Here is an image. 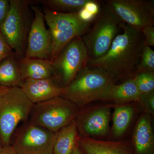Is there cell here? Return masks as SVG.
<instances>
[{
  "instance_id": "1",
  "label": "cell",
  "mask_w": 154,
  "mask_h": 154,
  "mask_svg": "<svg viewBox=\"0 0 154 154\" xmlns=\"http://www.w3.org/2000/svg\"><path fill=\"white\" fill-rule=\"evenodd\" d=\"M123 32L116 37L106 54L89 59L88 66L105 72L115 83L132 78L137 73L141 54L145 45L141 31L122 23Z\"/></svg>"
},
{
  "instance_id": "2",
  "label": "cell",
  "mask_w": 154,
  "mask_h": 154,
  "mask_svg": "<svg viewBox=\"0 0 154 154\" xmlns=\"http://www.w3.org/2000/svg\"><path fill=\"white\" fill-rule=\"evenodd\" d=\"M105 72L87 66L68 85L63 87L61 97L80 109L96 101H106L110 88L115 84Z\"/></svg>"
},
{
  "instance_id": "3",
  "label": "cell",
  "mask_w": 154,
  "mask_h": 154,
  "mask_svg": "<svg viewBox=\"0 0 154 154\" xmlns=\"http://www.w3.org/2000/svg\"><path fill=\"white\" fill-rule=\"evenodd\" d=\"M34 104L20 87L9 88L0 99V138L3 146H10L14 131L28 121Z\"/></svg>"
},
{
  "instance_id": "4",
  "label": "cell",
  "mask_w": 154,
  "mask_h": 154,
  "mask_svg": "<svg viewBox=\"0 0 154 154\" xmlns=\"http://www.w3.org/2000/svg\"><path fill=\"white\" fill-rule=\"evenodd\" d=\"M43 13L52 36V51L49 59L52 63L69 42L86 33L91 23L82 20L78 12L63 14L44 8Z\"/></svg>"
},
{
  "instance_id": "5",
  "label": "cell",
  "mask_w": 154,
  "mask_h": 154,
  "mask_svg": "<svg viewBox=\"0 0 154 154\" xmlns=\"http://www.w3.org/2000/svg\"><path fill=\"white\" fill-rule=\"evenodd\" d=\"M80 108L61 96L34 104L28 121L54 133L75 120Z\"/></svg>"
},
{
  "instance_id": "6",
  "label": "cell",
  "mask_w": 154,
  "mask_h": 154,
  "mask_svg": "<svg viewBox=\"0 0 154 154\" xmlns=\"http://www.w3.org/2000/svg\"><path fill=\"white\" fill-rule=\"evenodd\" d=\"M122 23L106 4L96 17L91 30L82 36L89 59H96L106 54L119 34Z\"/></svg>"
},
{
  "instance_id": "7",
  "label": "cell",
  "mask_w": 154,
  "mask_h": 154,
  "mask_svg": "<svg viewBox=\"0 0 154 154\" xmlns=\"http://www.w3.org/2000/svg\"><path fill=\"white\" fill-rule=\"evenodd\" d=\"M8 14L0 27V32L5 38L15 55L25 54L27 38L31 25L29 2L10 0Z\"/></svg>"
},
{
  "instance_id": "8",
  "label": "cell",
  "mask_w": 154,
  "mask_h": 154,
  "mask_svg": "<svg viewBox=\"0 0 154 154\" xmlns=\"http://www.w3.org/2000/svg\"><path fill=\"white\" fill-rule=\"evenodd\" d=\"M56 133L25 122L12 135L10 145L18 154H53Z\"/></svg>"
},
{
  "instance_id": "9",
  "label": "cell",
  "mask_w": 154,
  "mask_h": 154,
  "mask_svg": "<svg viewBox=\"0 0 154 154\" xmlns=\"http://www.w3.org/2000/svg\"><path fill=\"white\" fill-rule=\"evenodd\" d=\"M89 55L82 36L72 40L52 62L55 78L61 85H68L83 68L88 66Z\"/></svg>"
},
{
  "instance_id": "10",
  "label": "cell",
  "mask_w": 154,
  "mask_h": 154,
  "mask_svg": "<svg viewBox=\"0 0 154 154\" xmlns=\"http://www.w3.org/2000/svg\"><path fill=\"white\" fill-rule=\"evenodd\" d=\"M106 4L124 24L140 30L154 26V1L108 0Z\"/></svg>"
},
{
  "instance_id": "11",
  "label": "cell",
  "mask_w": 154,
  "mask_h": 154,
  "mask_svg": "<svg viewBox=\"0 0 154 154\" xmlns=\"http://www.w3.org/2000/svg\"><path fill=\"white\" fill-rule=\"evenodd\" d=\"M110 104L81 108L75 121L81 137H105L110 134Z\"/></svg>"
},
{
  "instance_id": "12",
  "label": "cell",
  "mask_w": 154,
  "mask_h": 154,
  "mask_svg": "<svg viewBox=\"0 0 154 154\" xmlns=\"http://www.w3.org/2000/svg\"><path fill=\"white\" fill-rule=\"evenodd\" d=\"M34 15L27 38L25 57L48 60L52 48V38L45 27L44 14L38 7L30 5Z\"/></svg>"
},
{
  "instance_id": "13",
  "label": "cell",
  "mask_w": 154,
  "mask_h": 154,
  "mask_svg": "<svg viewBox=\"0 0 154 154\" xmlns=\"http://www.w3.org/2000/svg\"><path fill=\"white\" fill-rule=\"evenodd\" d=\"M20 88L33 104L61 96L62 87L55 78L23 80Z\"/></svg>"
},
{
  "instance_id": "14",
  "label": "cell",
  "mask_w": 154,
  "mask_h": 154,
  "mask_svg": "<svg viewBox=\"0 0 154 154\" xmlns=\"http://www.w3.org/2000/svg\"><path fill=\"white\" fill-rule=\"evenodd\" d=\"M131 145L134 154H154L152 116L143 113L135 125Z\"/></svg>"
},
{
  "instance_id": "15",
  "label": "cell",
  "mask_w": 154,
  "mask_h": 154,
  "mask_svg": "<svg viewBox=\"0 0 154 154\" xmlns=\"http://www.w3.org/2000/svg\"><path fill=\"white\" fill-rule=\"evenodd\" d=\"M78 146L85 154H134L130 143L79 137Z\"/></svg>"
},
{
  "instance_id": "16",
  "label": "cell",
  "mask_w": 154,
  "mask_h": 154,
  "mask_svg": "<svg viewBox=\"0 0 154 154\" xmlns=\"http://www.w3.org/2000/svg\"><path fill=\"white\" fill-rule=\"evenodd\" d=\"M18 61L23 80L55 78L52 63L48 60L23 57Z\"/></svg>"
},
{
  "instance_id": "17",
  "label": "cell",
  "mask_w": 154,
  "mask_h": 154,
  "mask_svg": "<svg viewBox=\"0 0 154 154\" xmlns=\"http://www.w3.org/2000/svg\"><path fill=\"white\" fill-rule=\"evenodd\" d=\"M137 102L113 105L112 128L110 135L112 140H118L127 132L131 124L136 110Z\"/></svg>"
},
{
  "instance_id": "18",
  "label": "cell",
  "mask_w": 154,
  "mask_h": 154,
  "mask_svg": "<svg viewBox=\"0 0 154 154\" xmlns=\"http://www.w3.org/2000/svg\"><path fill=\"white\" fill-rule=\"evenodd\" d=\"M140 93L132 78L125 80L119 85L114 84L107 94L106 101L114 105L136 102Z\"/></svg>"
},
{
  "instance_id": "19",
  "label": "cell",
  "mask_w": 154,
  "mask_h": 154,
  "mask_svg": "<svg viewBox=\"0 0 154 154\" xmlns=\"http://www.w3.org/2000/svg\"><path fill=\"white\" fill-rule=\"evenodd\" d=\"M79 137L74 120L56 133L53 154H71L78 145Z\"/></svg>"
},
{
  "instance_id": "20",
  "label": "cell",
  "mask_w": 154,
  "mask_h": 154,
  "mask_svg": "<svg viewBox=\"0 0 154 154\" xmlns=\"http://www.w3.org/2000/svg\"><path fill=\"white\" fill-rule=\"evenodd\" d=\"M23 81L19 61L15 54L0 63V86L8 88L20 87Z\"/></svg>"
},
{
  "instance_id": "21",
  "label": "cell",
  "mask_w": 154,
  "mask_h": 154,
  "mask_svg": "<svg viewBox=\"0 0 154 154\" xmlns=\"http://www.w3.org/2000/svg\"><path fill=\"white\" fill-rule=\"evenodd\" d=\"M88 0H42L45 8L63 14L75 13L84 8Z\"/></svg>"
},
{
  "instance_id": "22",
  "label": "cell",
  "mask_w": 154,
  "mask_h": 154,
  "mask_svg": "<svg viewBox=\"0 0 154 154\" xmlns=\"http://www.w3.org/2000/svg\"><path fill=\"white\" fill-rule=\"evenodd\" d=\"M132 78L140 94L154 91V73H138Z\"/></svg>"
},
{
  "instance_id": "23",
  "label": "cell",
  "mask_w": 154,
  "mask_h": 154,
  "mask_svg": "<svg viewBox=\"0 0 154 154\" xmlns=\"http://www.w3.org/2000/svg\"><path fill=\"white\" fill-rule=\"evenodd\" d=\"M154 73V51L145 43L142 51L138 73Z\"/></svg>"
},
{
  "instance_id": "24",
  "label": "cell",
  "mask_w": 154,
  "mask_h": 154,
  "mask_svg": "<svg viewBox=\"0 0 154 154\" xmlns=\"http://www.w3.org/2000/svg\"><path fill=\"white\" fill-rule=\"evenodd\" d=\"M136 102L144 113L154 116V91L140 94Z\"/></svg>"
},
{
  "instance_id": "25",
  "label": "cell",
  "mask_w": 154,
  "mask_h": 154,
  "mask_svg": "<svg viewBox=\"0 0 154 154\" xmlns=\"http://www.w3.org/2000/svg\"><path fill=\"white\" fill-rule=\"evenodd\" d=\"M14 54L13 50L0 32V63L7 58Z\"/></svg>"
},
{
  "instance_id": "26",
  "label": "cell",
  "mask_w": 154,
  "mask_h": 154,
  "mask_svg": "<svg viewBox=\"0 0 154 154\" xmlns=\"http://www.w3.org/2000/svg\"><path fill=\"white\" fill-rule=\"evenodd\" d=\"M144 38L145 43L150 47L154 46V26L144 27L140 30Z\"/></svg>"
},
{
  "instance_id": "27",
  "label": "cell",
  "mask_w": 154,
  "mask_h": 154,
  "mask_svg": "<svg viewBox=\"0 0 154 154\" xmlns=\"http://www.w3.org/2000/svg\"><path fill=\"white\" fill-rule=\"evenodd\" d=\"M10 8V1L0 0V27L8 16Z\"/></svg>"
},
{
  "instance_id": "28",
  "label": "cell",
  "mask_w": 154,
  "mask_h": 154,
  "mask_svg": "<svg viewBox=\"0 0 154 154\" xmlns=\"http://www.w3.org/2000/svg\"><path fill=\"white\" fill-rule=\"evenodd\" d=\"M84 8L96 17H97L100 11L98 2L95 0H88Z\"/></svg>"
},
{
  "instance_id": "29",
  "label": "cell",
  "mask_w": 154,
  "mask_h": 154,
  "mask_svg": "<svg viewBox=\"0 0 154 154\" xmlns=\"http://www.w3.org/2000/svg\"><path fill=\"white\" fill-rule=\"evenodd\" d=\"M78 13L80 18L86 22L92 23V22L96 19V17L92 15L84 8L79 11Z\"/></svg>"
},
{
  "instance_id": "30",
  "label": "cell",
  "mask_w": 154,
  "mask_h": 154,
  "mask_svg": "<svg viewBox=\"0 0 154 154\" xmlns=\"http://www.w3.org/2000/svg\"><path fill=\"white\" fill-rule=\"evenodd\" d=\"M0 154H18L11 145L4 147Z\"/></svg>"
},
{
  "instance_id": "31",
  "label": "cell",
  "mask_w": 154,
  "mask_h": 154,
  "mask_svg": "<svg viewBox=\"0 0 154 154\" xmlns=\"http://www.w3.org/2000/svg\"><path fill=\"white\" fill-rule=\"evenodd\" d=\"M9 89V88H8L0 86V99L5 95V94L8 91Z\"/></svg>"
},
{
  "instance_id": "32",
  "label": "cell",
  "mask_w": 154,
  "mask_h": 154,
  "mask_svg": "<svg viewBox=\"0 0 154 154\" xmlns=\"http://www.w3.org/2000/svg\"><path fill=\"white\" fill-rule=\"evenodd\" d=\"M71 154H85L81 150V149L79 147V146L77 145L75 148L72 152Z\"/></svg>"
},
{
  "instance_id": "33",
  "label": "cell",
  "mask_w": 154,
  "mask_h": 154,
  "mask_svg": "<svg viewBox=\"0 0 154 154\" xmlns=\"http://www.w3.org/2000/svg\"><path fill=\"white\" fill-rule=\"evenodd\" d=\"M4 147L3 146L2 143V140H1V138H0V153L3 150Z\"/></svg>"
}]
</instances>
